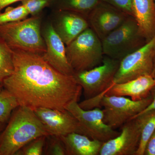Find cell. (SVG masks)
<instances>
[{
    "mask_svg": "<svg viewBox=\"0 0 155 155\" xmlns=\"http://www.w3.org/2000/svg\"><path fill=\"white\" fill-rule=\"evenodd\" d=\"M14 70L3 87L17 99L19 106L67 110L78 102L82 88L73 76L64 75L38 54L13 50Z\"/></svg>",
    "mask_w": 155,
    "mask_h": 155,
    "instance_id": "1",
    "label": "cell"
},
{
    "mask_svg": "<svg viewBox=\"0 0 155 155\" xmlns=\"http://www.w3.org/2000/svg\"><path fill=\"white\" fill-rule=\"evenodd\" d=\"M49 136L33 110L19 106L0 137V155H16L35 139Z\"/></svg>",
    "mask_w": 155,
    "mask_h": 155,
    "instance_id": "2",
    "label": "cell"
},
{
    "mask_svg": "<svg viewBox=\"0 0 155 155\" xmlns=\"http://www.w3.org/2000/svg\"><path fill=\"white\" fill-rule=\"evenodd\" d=\"M120 61L104 55L102 62L98 66L86 71L75 72V81L83 90L86 100L80 103L86 110L99 105L104 95L114 85V80Z\"/></svg>",
    "mask_w": 155,
    "mask_h": 155,
    "instance_id": "3",
    "label": "cell"
},
{
    "mask_svg": "<svg viewBox=\"0 0 155 155\" xmlns=\"http://www.w3.org/2000/svg\"><path fill=\"white\" fill-rule=\"evenodd\" d=\"M40 16L0 25V37L12 50H19L42 55L45 43L41 29Z\"/></svg>",
    "mask_w": 155,
    "mask_h": 155,
    "instance_id": "4",
    "label": "cell"
},
{
    "mask_svg": "<svg viewBox=\"0 0 155 155\" xmlns=\"http://www.w3.org/2000/svg\"><path fill=\"white\" fill-rule=\"evenodd\" d=\"M66 52L75 73L98 66L104 57L101 41L90 27L66 46Z\"/></svg>",
    "mask_w": 155,
    "mask_h": 155,
    "instance_id": "5",
    "label": "cell"
},
{
    "mask_svg": "<svg viewBox=\"0 0 155 155\" xmlns=\"http://www.w3.org/2000/svg\"><path fill=\"white\" fill-rule=\"evenodd\" d=\"M147 42L135 18L131 16L101 40L104 55L119 61Z\"/></svg>",
    "mask_w": 155,
    "mask_h": 155,
    "instance_id": "6",
    "label": "cell"
},
{
    "mask_svg": "<svg viewBox=\"0 0 155 155\" xmlns=\"http://www.w3.org/2000/svg\"><path fill=\"white\" fill-rule=\"evenodd\" d=\"M151 101L150 95L134 101L125 97L104 94L100 100L99 105L103 107L104 122L116 129L140 114Z\"/></svg>",
    "mask_w": 155,
    "mask_h": 155,
    "instance_id": "7",
    "label": "cell"
},
{
    "mask_svg": "<svg viewBox=\"0 0 155 155\" xmlns=\"http://www.w3.org/2000/svg\"><path fill=\"white\" fill-rule=\"evenodd\" d=\"M155 56V35L138 49L120 61L114 83H121L142 75H151Z\"/></svg>",
    "mask_w": 155,
    "mask_h": 155,
    "instance_id": "8",
    "label": "cell"
},
{
    "mask_svg": "<svg viewBox=\"0 0 155 155\" xmlns=\"http://www.w3.org/2000/svg\"><path fill=\"white\" fill-rule=\"evenodd\" d=\"M79 122L81 134L93 140L107 142L119 135L120 132L107 125L104 121L103 109L97 107L90 110L81 107L75 102L67 108Z\"/></svg>",
    "mask_w": 155,
    "mask_h": 155,
    "instance_id": "9",
    "label": "cell"
},
{
    "mask_svg": "<svg viewBox=\"0 0 155 155\" xmlns=\"http://www.w3.org/2000/svg\"><path fill=\"white\" fill-rule=\"evenodd\" d=\"M143 117L138 116L122 125L119 135L103 144L99 155H136L140 141Z\"/></svg>",
    "mask_w": 155,
    "mask_h": 155,
    "instance_id": "10",
    "label": "cell"
},
{
    "mask_svg": "<svg viewBox=\"0 0 155 155\" xmlns=\"http://www.w3.org/2000/svg\"><path fill=\"white\" fill-rule=\"evenodd\" d=\"M33 110L49 136L60 137L73 132L81 134L79 122L67 110L39 108Z\"/></svg>",
    "mask_w": 155,
    "mask_h": 155,
    "instance_id": "11",
    "label": "cell"
},
{
    "mask_svg": "<svg viewBox=\"0 0 155 155\" xmlns=\"http://www.w3.org/2000/svg\"><path fill=\"white\" fill-rule=\"evenodd\" d=\"M128 14L114 6L99 3L87 17L89 27L101 41L125 21Z\"/></svg>",
    "mask_w": 155,
    "mask_h": 155,
    "instance_id": "12",
    "label": "cell"
},
{
    "mask_svg": "<svg viewBox=\"0 0 155 155\" xmlns=\"http://www.w3.org/2000/svg\"><path fill=\"white\" fill-rule=\"evenodd\" d=\"M46 45L44 59L58 72L73 76L75 72L67 60L66 45L54 29L51 22L47 23L41 30Z\"/></svg>",
    "mask_w": 155,
    "mask_h": 155,
    "instance_id": "13",
    "label": "cell"
},
{
    "mask_svg": "<svg viewBox=\"0 0 155 155\" xmlns=\"http://www.w3.org/2000/svg\"><path fill=\"white\" fill-rule=\"evenodd\" d=\"M55 11V15L51 22L66 46L89 27L87 18L82 14L64 10Z\"/></svg>",
    "mask_w": 155,
    "mask_h": 155,
    "instance_id": "14",
    "label": "cell"
},
{
    "mask_svg": "<svg viewBox=\"0 0 155 155\" xmlns=\"http://www.w3.org/2000/svg\"><path fill=\"white\" fill-rule=\"evenodd\" d=\"M155 85V76L142 75L123 83H114L105 94L129 97L133 101H139L149 96Z\"/></svg>",
    "mask_w": 155,
    "mask_h": 155,
    "instance_id": "15",
    "label": "cell"
},
{
    "mask_svg": "<svg viewBox=\"0 0 155 155\" xmlns=\"http://www.w3.org/2000/svg\"><path fill=\"white\" fill-rule=\"evenodd\" d=\"M133 17L147 41L155 35L154 0H132Z\"/></svg>",
    "mask_w": 155,
    "mask_h": 155,
    "instance_id": "16",
    "label": "cell"
},
{
    "mask_svg": "<svg viewBox=\"0 0 155 155\" xmlns=\"http://www.w3.org/2000/svg\"><path fill=\"white\" fill-rule=\"evenodd\" d=\"M59 137L68 155H99L104 144L101 142L75 132Z\"/></svg>",
    "mask_w": 155,
    "mask_h": 155,
    "instance_id": "17",
    "label": "cell"
},
{
    "mask_svg": "<svg viewBox=\"0 0 155 155\" xmlns=\"http://www.w3.org/2000/svg\"><path fill=\"white\" fill-rule=\"evenodd\" d=\"M100 2V0H52L50 7L55 10L76 12L87 18V16Z\"/></svg>",
    "mask_w": 155,
    "mask_h": 155,
    "instance_id": "18",
    "label": "cell"
},
{
    "mask_svg": "<svg viewBox=\"0 0 155 155\" xmlns=\"http://www.w3.org/2000/svg\"><path fill=\"white\" fill-rule=\"evenodd\" d=\"M14 70L13 50L0 37V82L3 83Z\"/></svg>",
    "mask_w": 155,
    "mask_h": 155,
    "instance_id": "19",
    "label": "cell"
},
{
    "mask_svg": "<svg viewBox=\"0 0 155 155\" xmlns=\"http://www.w3.org/2000/svg\"><path fill=\"white\" fill-rule=\"evenodd\" d=\"M138 116H142L143 123L140 141L136 155H144L147 143L155 130V111Z\"/></svg>",
    "mask_w": 155,
    "mask_h": 155,
    "instance_id": "20",
    "label": "cell"
},
{
    "mask_svg": "<svg viewBox=\"0 0 155 155\" xmlns=\"http://www.w3.org/2000/svg\"><path fill=\"white\" fill-rule=\"evenodd\" d=\"M19 106L16 97L5 88L0 91V124L7 121L11 113Z\"/></svg>",
    "mask_w": 155,
    "mask_h": 155,
    "instance_id": "21",
    "label": "cell"
},
{
    "mask_svg": "<svg viewBox=\"0 0 155 155\" xmlns=\"http://www.w3.org/2000/svg\"><path fill=\"white\" fill-rule=\"evenodd\" d=\"M28 11L22 5L16 8L8 7L3 13H0V25L19 21L27 18Z\"/></svg>",
    "mask_w": 155,
    "mask_h": 155,
    "instance_id": "22",
    "label": "cell"
},
{
    "mask_svg": "<svg viewBox=\"0 0 155 155\" xmlns=\"http://www.w3.org/2000/svg\"><path fill=\"white\" fill-rule=\"evenodd\" d=\"M47 137L42 136L32 140L19 150L16 155H41L42 154L45 140Z\"/></svg>",
    "mask_w": 155,
    "mask_h": 155,
    "instance_id": "23",
    "label": "cell"
},
{
    "mask_svg": "<svg viewBox=\"0 0 155 155\" xmlns=\"http://www.w3.org/2000/svg\"><path fill=\"white\" fill-rule=\"evenodd\" d=\"M52 0H23L21 5L24 6L31 16H38L42 10L51 6Z\"/></svg>",
    "mask_w": 155,
    "mask_h": 155,
    "instance_id": "24",
    "label": "cell"
},
{
    "mask_svg": "<svg viewBox=\"0 0 155 155\" xmlns=\"http://www.w3.org/2000/svg\"><path fill=\"white\" fill-rule=\"evenodd\" d=\"M111 5L121 10L129 16H133L132 0H106Z\"/></svg>",
    "mask_w": 155,
    "mask_h": 155,
    "instance_id": "25",
    "label": "cell"
},
{
    "mask_svg": "<svg viewBox=\"0 0 155 155\" xmlns=\"http://www.w3.org/2000/svg\"><path fill=\"white\" fill-rule=\"evenodd\" d=\"M51 142L48 150V154L52 155H67L66 149L61 139L58 137Z\"/></svg>",
    "mask_w": 155,
    "mask_h": 155,
    "instance_id": "26",
    "label": "cell"
},
{
    "mask_svg": "<svg viewBox=\"0 0 155 155\" xmlns=\"http://www.w3.org/2000/svg\"><path fill=\"white\" fill-rule=\"evenodd\" d=\"M144 155H155V130L147 143Z\"/></svg>",
    "mask_w": 155,
    "mask_h": 155,
    "instance_id": "27",
    "label": "cell"
},
{
    "mask_svg": "<svg viewBox=\"0 0 155 155\" xmlns=\"http://www.w3.org/2000/svg\"><path fill=\"white\" fill-rule=\"evenodd\" d=\"M150 95L151 97L152 98L151 102L145 110H143L140 114L137 115L135 117L138 116V115L145 114V113H148V112L155 111V85L151 90L150 92ZM135 117H134V118H135Z\"/></svg>",
    "mask_w": 155,
    "mask_h": 155,
    "instance_id": "28",
    "label": "cell"
},
{
    "mask_svg": "<svg viewBox=\"0 0 155 155\" xmlns=\"http://www.w3.org/2000/svg\"><path fill=\"white\" fill-rule=\"evenodd\" d=\"M23 0H0V13L3 9L17 2H22Z\"/></svg>",
    "mask_w": 155,
    "mask_h": 155,
    "instance_id": "29",
    "label": "cell"
},
{
    "mask_svg": "<svg viewBox=\"0 0 155 155\" xmlns=\"http://www.w3.org/2000/svg\"><path fill=\"white\" fill-rule=\"evenodd\" d=\"M152 75L155 77V56L154 60L153 69V73Z\"/></svg>",
    "mask_w": 155,
    "mask_h": 155,
    "instance_id": "30",
    "label": "cell"
},
{
    "mask_svg": "<svg viewBox=\"0 0 155 155\" xmlns=\"http://www.w3.org/2000/svg\"><path fill=\"white\" fill-rule=\"evenodd\" d=\"M3 87V84L2 82H0V91L2 89Z\"/></svg>",
    "mask_w": 155,
    "mask_h": 155,
    "instance_id": "31",
    "label": "cell"
},
{
    "mask_svg": "<svg viewBox=\"0 0 155 155\" xmlns=\"http://www.w3.org/2000/svg\"><path fill=\"white\" fill-rule=\"evenodd\" d=\"M1 129V124H0V130Z\"/></svg>",
    "mask_w": 155,
    "mask_h": 155,
    "instance_id": "32",
    "label": "cell"
},
{
    "mask_svg": "<svg viewBox=\"0 0 155 155\" xmlns=\"http://www.w3.org/2000/svg\"><path fill=\"white\" fill-rule=\"evenodd\" d=\"M155 4V0H154Z\"/></svg>",
    "mask_w": 155,
    "mask_h": 155,
    "instance_id": "33",
    "label": "cell"
}]
</instances>
